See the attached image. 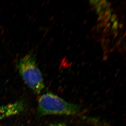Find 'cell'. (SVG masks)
I'll list each match as a JSON object with an SVG mask.
<instances>
[{
	"label": "cell",
	"instance_id": "cell-4",
	"mask_svg": "<svg viewBox=\"0 0 126 126\" xmlns=\"http://www.w3.org/2000/svg\"><path fill=\"white\" fill-rule=\"evenodd\" d=\"M47 126H67L65 124L63 123H55L53 124H51Z\"/></svg>",
	"mask_w": 126,
	"mask_h": 126
},
{
	"label": "cell",
	"instance_id": "cell-2",
	"mask_svg": "<svg viewBox=\"0 0 126 126\" xmlns=\"http://www.w3.org/2000/svg\"><path fill=\"white\" fill-rule=\"evenodd\" d=\"M19 72L26 84L36 94H40L45 87L41 71L36 60L30 54H27L19 61Z\"/></svg>",
	"mask_w": 126,
	"mask_h": 126
},
{
	"label": "cell",
	"instance_id": "cell-3",
	"mask_svg": "<svg viewBox=\"0 0 126 126\" xmlns=\"http://www.w3.org/2000/svg\"><path fill=\"white\" fill-rule=\"evenodd\" d=\"M24 105L21 101H18L0 106V120L19 114L23 111Z\"/></svg>",
	"mask_w": 126,
	"mask_h": 126
},
{
	"label": "cell",
	"instance_id": "cell-1",
	"mask_svg": "<svg viewBox=\"0 0 126 126\" xmlns=\"http://www.w3.org/2000/svg\"><path fill=\"white\" fill-rule=\"evenodd\" d=\"M80 109L79 105L67 102L52 93H45L38 98V112L41 116L74 115Z\"/></svg>",
	"mask_w": 126,
	"mask_h": 126
}]
</instances>
